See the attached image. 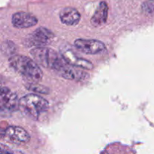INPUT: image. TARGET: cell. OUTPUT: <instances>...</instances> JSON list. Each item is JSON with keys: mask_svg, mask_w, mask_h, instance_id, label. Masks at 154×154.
<instances>
[{"mask_svg": "<svg viewBox=\"0 0 154 154\" xmlns=\"http://www.w3.org/2000/svg\"><path fill=\"white\" fill-rule=\"evenodd\" d=\"M32 57L38 65L55 70L61 76L69 69L70 64L66 61L62 54L48 48H35L30 51Z\"/></svg>", "mask_w": 154, "mask_h": 154, "instance_id": "1", "label": "cell"}, {"mask_svg": "<svg viewBox=\"0 0 154 154\" xmlns=\"http://www.w3.org/2000/svg\"><path fill=\"white\" fill-rule=\"evenodd\" d=\"M10 66L20 74L28 83H35L42 81L43 74L35 60L22 55H15L9 60Z\"/></svg>", "mask_w": 154, "mask_h": 154, "instance_id": "2", "label": "cell"}, {"mask_svg": "<svg viewBox=\"0 0 154 154\" xmlns=\"http://www.w3.org/2000/svg\"><path fill=\"white\" fill-rule=\"evenodd\" d=\"M19 107L29 117L37 120L39 116L48 109L49 104L42 96L36 94H28L20 99Z\"/></svg>", "mask_w": 154, "mask_h": 154, "instance_id": "3", "label": "cell"}, {"mask_svg": "<svg viewBox=\"0 0 154 154\" xmlns=\"http://www.w3.org/2000/svg\"><path fill=\"white\" fill-rule=\"evenodd\" d=\"M54 37V33L51 30L44 28V27H40L29 35L26 42L28 46L34 47V48H43L48 43H50L51 39Z\"/></svg>", "mask_w": 154, "mask_h": 154, "instance_id": "4", "label": "cell"}, {"mask_svg": "<svg viewBox=\"0 0 154 154\" xmlns=\"http://www.w3.org/2000/svg\"><path fill=\"white\" fill-rule=\"evenodd\" d=\"M2 137H5L8 141L18 145L27 144L30 140L28 132L23 128L16 126L8 127L5 132H2Z\"/></svg>", "mask_w": 154, "mask_h": 154, "instance_id": "5", "label": "cell"}, {"mask_svg": "<svg viewBox=\"0 0 154 154\" xmlns=\"http://www.w3.org/2000/svg\"><path fill=\"white\" fill-rule=\"evenodd\" d=\"M75 48L86 54H97L105 49V45L96 39H77L74 43Z\"/></svg>", "mask_w": 154, "mask_h": 154, "instance_id": "6", "label": "cell"}, {"mask_svg": "<svg viewBox=\"0 0 154 154\" xmlns=\"http://www.w3.org/2000/svg\"><path fill=\"white\" fill-rule=\"evenodd\" d=\"M20 106V100H18L16 93L7 87H2L0 93V107L2 113L11 112L15 111Z\"/></svg>", "mask_w": 154, "mask_h": 154, "instance_id": "7", "label": "cell"}, {"mask_svg": "<svg viewBox=\"0 0 154 154\" xmlns=\"http://www.w3.org/2000/svg\"><path fill=\"white\" fill-rule=\"evenodd\" d=\"M11 23L15 28H30L37 24L38 19L32 14L19 11L14 14L11 17Z\"/></svg>", "mask_w": 154, "mask_h": 154, "instance_id": "8", "label": "cell"}, {"mask_svg": "<svg viewBox=\"0 0 154 154\" xmlns=\"http://www.w3.org/2000/svg\"><path fill=\"white\" fill-rule=\"evenodd\" d=\"M62 56L71 66L86 70H91L93 69V65L91 62L88 61L86 59L78 57L74 54L73 51L70 50H65L62 53Z\"/></svg>", "mask_w": 154, "mask_h": 154, "instance_id": "9", "label": "cell"}, {"mask_svg": "<svg viewBox=\"0 0 154 154\" xmlns=\"http://www.w3.org/2000/svg\"><path fill=\"white\" fill-rule=\"evenodd\" d=\"M60 18L63 24L67 26H75L81 20V14L74 8H64L60 13Z\"/></svg>", "mask_w": 154, "mask_h": 154, "instance_id": "10", "label": "cell"}, {"mask_svg": "<svg viewBox=\"0 0 154 154\" xmlns=\"http://www.w3.org/2000/svg\"><path fill=\"white\" fill-rule=\"evenodd\" d=\"M108 7L105 2H101L99 7L95 11L91 18V23L94 26L98 27L105 23L108 19Z\"/></svg>", "mask_w": 154, "mask_h": 154, "instance_id": "11", "label": "cell"}, {"mask_svg": "<svg viewBox=\"0 0 154 154\" xmlns=\"http://www.w3.org/2000/svg\"><path fill=\"white\" fill-rule=\"evenodd\" d=\"M26 88L29 90H32L35 93H42V94H48L49 93V89L47 88L45 86L38 84L37 83H28V85L26 86Z\"/></svg>", "mask_w": 154, "mask_h": 154, "instance_id": "12", "label": "cell"}, {"mask_svg": "<svg viewBox=\"0 0 154 154\" xmlns=\"http://www.w3.org/2000/svg\"><path fill=\"white\" fill-rule=\"evenodd\" d=\"M141 9L145 14H154V0H148L144 2L141 5Z\"/></svg>", "mask_w": 154, "mask_h": 154, "instance_id": "13", "label": "cell"}, {"mask_svg": "<svg viewBox=\"0 0 154 154\" xmlns=\"http://www.w3.org/2000/svg\"><path fill=\"white\" fill-rule=\"evenodd\" d=\"M1 154H18V151H12L10 149L4 147V145H2Z\"/></svg>", "mask_w": 154, "mask_h": 154, "instance_id": "14", "label": "cell"}, {"mask_svg": "<svg viewBox=\"0 0 154 154\" xmlns=\"http://www.w3.org/2000/svg\"><path fill=\"white\" fill-rule=\"evenodd\" d=\"M18 154H23V153H20V152L18 151Z\"/></svg>", "mask_w": 154, "mask_h": 154, "instance_id": "15", "label": "cell"}]
</instances>
